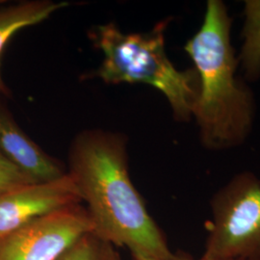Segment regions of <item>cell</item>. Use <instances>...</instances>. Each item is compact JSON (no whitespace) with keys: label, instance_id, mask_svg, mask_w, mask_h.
I'll return each instance as SVG.
<instances>
[{"label":"cell","instance_id":"5bb4252c","mask_svg":"<svg viewBox=\"0 0 260 260\" xmlns=\"http://www.w3.org/2000/svg\"><path fill=\"white\" fill-rule=\"evenodd\" d=\"M2 3H4V1H2V0H0V4H2Z\"/></svg>","mask_w":260,"mask_h":260},{"label":"cell","instance_id":"7c38bea8","mask_svg":"<svg viewBox=\"0 0 260 260\" xmlns=\"http://www.w3.org/2000/svg\"><path fill=\"white\" fill-rule=\"evenodd\" d=\"M170 260H193V259H188V258H183V257H177V256H174L172 259ZM199 260H205L203 259V258H201V259Z\"/></svg>","mask_w":260,"mask_h":260},{"label":"cell","instance_id":"9c48e42d","mask_svg":"<svg viewBox=\"0 0 260 260\" xmlns=\"http://www.w3.org/2000/svg\"><path fill=\"white\" fill-rule=\"evenodd\" d=\"M241 50L237 56L244 77L249 82L260 79V0L244 3Z\"/></svg>","mask_w":260,"mask_h":260},{"label":"cell","instance_id":"6da1fadb","mask_svg":"<svg viewBox=\"0 0 260 260\" xmlns=\"http://www.w3.org/2000/svg\"><path fill=\"white\" fill-rule=\"evenodd\" d=\"M70 163L94 235L127 249L136 260L175 256L131 182L124 140L101 130L83 132L73 144Z\"/></svg>","mask_w":260,"mask_h":260},{"label":"cell","instance_id":"52a82bcc","mask_svg":"<svg viewBox=\"0 0 260 260\" xmlns=\"http://www.w3.org/2000/svg\"><path fill=\"white\" fill-rule=\"evenodd\" d=\"M0 152L35 182H47L63 177L59 163L28 137L0 102Z\"/></svg>","mask_w":260,"mask_h":260},{"label":"cell","instance_id":"3957f363","mask_svg":"<svg viewBox=\"0 0 260 260\" xmlns=\"http://www.w3.org/2000/svg\"><path fill=\"white\" fill-rule=\"evenodd\" d=\"M168 20L149 33L124 34L113 23L99 26L94 43L104 54L96 75L107 83H143L163 93L175 119L189 121L194 116L200 93L195 68L179 71L165 50Z\"/></svg>","mask_w":260,"mask_h":260},{"label":"cell","instance_id":"4fadbf2b","mask_svg":"<svg viewBox=\"0 0 260 260\" xmlns=\"http://www.w3.org/2000/svg\"><path fill=\"white\" fill-rule=\"evenodd\" d=\"M110 260H120V258H118L117 256H115V255L113 254V255H112L111 259Z\"/></svg>","mask_w":260,"mask_h":260},{"label":"cell","instance_id":"277c9868","mask_svg":"<svg viewBox=\"0 0 260 260\" xmlns=\"http://www.w3.org/2000/svg\"><path fill=\"white\" fill-rule=\"evenodd\" d=\"M205 260H260V179L242 172L214 194Z\"/></svg>","mask_w":260,"mask_h":260},{"label":"cell","instance_id":"7a4b0ae2","mask_svg":"<svg viewBox=\"0 0 260 260\" xmlns=\"http://www.w3.org/2000/svg\"><path fill=\"white\" fill-rule=\"evenodd\" d=\"M232 25L224 2L208 0L202 26L184 47L200 77L193 117L208 150L241 146L255 118L253 93L236 75L239 61L232 44Z\"/></svg>","mask_w":260,"mask_h":260},{"label":"cell","instance_id":"ba28073f","mask_svg":"<svg viewBox=\"0 0 260 260\" xmlns=\"http://www.w3.org/2000/svg\"><path fill=\"white\" fill-rule=\"evenodd\" d=\"M67 6L65 2L25 1L0 8V93L10 95V89L1 74V55L11 38L23 28L37 24L57 10Z\"/></svg>","mask_w":260,"mask_h":260},{"label":"cell","instance_id":"8fae6325","mask_svg":"<svg viewBox=\"0 0 260 260\" xmlns=\"http://www.w3.org/2000/svg\"><path fill=\"white\" fill-rule=\"evenodd\" d=\"M34 182V180L0 152V196L20 186Z\"/></svg>","mask_w":260,"mask_h":260},{"label":"cell","instance_id":"5b68a950","mask_svg":"<svg viewBox=\"0 0 260 260\" xmlns=\"http://www.w3.org/2000/svg\"><path fill=\"white\" fill-rule=\"evenodd\" d=\"M93 233L80 204L47 214L0 238V260H58L76 242Z\"/></svg>","mask_w":260,"mask_h":260},{"label":"cell","instance_id":"30bf717a","mask_svg":"<svg viewBox=\"0 0 260 260\" xmlns=\"http://www.w3.org/2000/svg\"><path fill=\"white\" fill-rule=\"evenodd\" d=\"M110 245L93 233L85 235L58 260H110Z\"/></svg>","mask_w":260,"mask_h":260},{"label":"cell","instance_id":"8992f818","mask_svg":"<svg viewBox=\"0 0 260 260\" xmlns=\"http://www.w3.org/2000/svg\"><path fill=\"white\" fill-rule=\"evenodd\" d=\"M81 202L70 174L52 181L18 187L0 196V238L43 216Z\"/></svg>","mask_w":260,"mask_h":260}]
</instances>
